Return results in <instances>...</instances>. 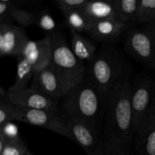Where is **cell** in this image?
Segmentation results:
<instances>
[{
    "label": "cell",
    "mask_w": 155,
    "mask_h": 155,
    "mask_svg": "<svg viewBox=\"0 0 155 155\" xmlns=\"http://www.w3.org/2000/svg\"><path fill=\"white\" fill-rule=\"evenodd\" d=\"M130 80L119 83L107 98L101 138L107 155H132L136 132Z\"/></svg>",
    "instance_id": "6da1fadb"
},
{
    "label": "cell",
    "mask_w": 155,
    "mask_h": 155,
    "mask_svg": "<svg viewBox=\"0 0 155 155\" xmlns=\"http://www.w3.org/2000/svg\"><path fill=\"white\" fill-rule=\"evenodd\" d=\"M107 102L99 89L85 78L64 97L59 110L65 120L83 124L101 136Z\"/></svg>",
    "instance_id": "7a4b0ae2"
},
{
    "label": "cell",
    "mask_w": 155,
    "mask_h": 155,
    "mask_svg": "<svg viewBox=\"0 0 155 155\" xmlns=\"http://www.w3.org/2000/svg\"><path fill=\"white\" fill-rule=\"evenodd\" d=\"M130 62L115 45H103L87 64L85 78L108 98L119 83L130 80Z\"/></svg>",
    "instance_id": "3957f363"
},
{
    "label": "cell",
    "mask_w": 155,
    "mask_h": 155,
    "mask_svg": "<svg viewBox=\"0 0 155 155\" xmlns=\"http://www.w3.org/2000/svg\"><path fill=\"white\" fill-rule=\"evenodd\" d=\"M126 52L147 68L155 66V23L130 27L124 36Z\"/></svg>",
    "instance_id": "277c9868"
},
{
    "label": "cell",
    "mask_w": 155,
    "mask_h": 155,
    "mask_svg": "<svg viewBox=\"0 0 155 155\" xmlns=\"http://www.w3.org/2000/svg\"><path fill=\"white\" fill-rule=\"evenodd\" d=\"M49 36L51 39V66L61 75L74 83L84 80L87 65L76 57L62 31Z\"/></svg>",
    "instance_id": "5b68a950"
},
{
    "label": "cell",
    "mask_w": 155,
    "mask_h": 155,
    "mask_svg": "<svg viewBox=\"0 0 155 155\" xmlns=\"http://www.w3.org/2000/svg\"><path fill=\"white\" fill-rule=\"evenodd\" d=\"M15 121L46 129L75 142L66 120L61 116L60 111L30 109L17 106Z\"/></svg>",
    "instance_id": "8992f818"
},
{
    "label": "cell",
    "mask_w": 155,
    "mask_h": 155,
    "mask_svg": "<svg viewBox=\"0 0 155 155\" xmlns=\"http://www.w3.org/2000/svg\"><path fill=\"white\" fill-rule=\"evenodd\" d=\"M76 84L61 75L50 64L34 74L30 88L58 104Z\"/></svg>",
    "instance_id": "52a82bcc"
},
{
    "label": "cell",
    "mask_w": 155,
    "mask_h": 155,
    "mask_svg": "<svg viewBox=\"0 0 155 155\" xmlns=\"http://www.w3.org/2000/svg\"><path fill=\"white\" fill-rule=\"evenodd\" d=\"M154 92L152 80L145 74H139L132 83L130 101L136 133L154 104Z\"/></svg>",
    "instance_id": "ba28073f"
},
{
    "label": "cell",
    "mask_w": 155,
    "mask_h": 155,
    "mask_svg": "<svg viewBox=\"0 0 155 155\" xmlns=\"http://www.w3.org/2000/svg\"><path fill=\"white\" fill-rule=\"evenodd\" d=\"M30 40L24 28L14 24H0V57H19Z\"/></svg>",
    "instance_id": "9c48e42d"
},
{
    "label": "cell",
    "mask_w": 155,
    "mask_h": 155,
    "mask_svg": "<svg viewBox=\"0 0 155 155\" xmlns=\"http://www.w3.org/2000/svg\"><path fill=\"white\" fill-rule=\"evenodd\" d=\"M74 141L87 155H107L101 136L94 133L83 124L66 120Z\"/></svg>",
    "instance_id": "30bf717a"
},
{
    "label": "cell",
    "mask_w": 155,
    "mask_h": 155,
    "mask_svg": "<svg viewBox=\"0 0 155 155\" xmlns=\"http://www.w3.org/2000/svg\"><path fill=\"white\" fill-rule=\"evenodd\" d=\"M7 95L9 100L18 107L60 111L58 104L43 94L32 89L31 88H27L23 90L14 92L7 91Z\"/></svg>",
    "instance_id": "8fae6325"
},
{
    "label": "cell",
    "mask_w": 155,
    "mask_h": 155,
    "mask_svg": "<svg viewBox=\"0 0 155 155\" xmlns=\"http://www.w3.org/2000/svg\"><path fill=\"white\" fill-rule=\"evenodd\" d=\"M20 56L27 59L33 65L35 74L49 66L51 59V37L45 36L43 39L38 41L30 39L23 48Z\"/></svg>",
    "instance_id": "7c38bea8"
},
{
    "label": "cell",
    "mask_w": 155,
    "mask_h": 155,
    "mask_svg": "<svg viewBox=\"0 0 155 155\" xmlns=\"http://www.w3.org/2000/svg\"><path fill=\"white\" fill-rule=\"evenodd\" d=\"M135 146L139 154L155 155V101L136 131Z\"/></svg>",
    "instance_id": "4fadbf2b"
},
{
    "label": "cell",
    "mask_w": 155,
    "mask_h": 155,
    "mask_svg": "<svg viewBox=\"0 0 155 155\" xmlns=\"http://www.w3.org/2000/svg\"><path fill=\"white\" fill-rule=\"evenodd\" d=\"M128 28L126 24L115 19L104 20L95 23L88 34L103 45H115Z\"/></svg>",
    "instance_id": "5bb4252c"
},
{
    "label": "cell",
    "mask_w": 155,
    "mask_h": 155,
    "mask_svg": "<svg viewBox=\"0 0 155 155\" xmlns=\"http://www.w3.org/2000/svg\"><path fill=\"white\" fill-rule=\"evenodd\" d=\"M81 11L92 23L104 20L115 19V8L114 1H89L85 4Z\"/></svg>",
    "instance_id": "9a60e30c"
},
{
    "label": "cell",
    "mask_w": 155,
    "mask_h": 155,
    "mask_svg": "<svg viewBox=\"0 0 155 155\" xmlns=\"http://www.w3.org/2000/svg\"><path fill=\"white\" fill-rule=\"evenodd\" d=\"M71 47L76 57L81 61H92L97 52L96 45L82 33L71 31Z\"/></svg>",
    "instance_id": "2e32d148"
},
{
    "label": "cell",
    "mask_w": 155,
    "mask_h": 155,
    "mask_svg": "<svg viewBox=\"0 0 155 155\" xmlns=\"http://www.w3.org/2000/svg\"><path fill=\"white\" fill-rule=\"evenodd\" d=\"M115 20L129 27L138 26L137 13L139 0H114Z\"/></svg>",
    "instance_id": "e0dca14e"
},
{
    "label": "cell",
    "mask_w": 155,
    "mask_h": 155,
    "mask_svg": "<svg viewBox=\"0 0 155 155\" xmlns=\"http://www.w3.org/2000/svg\"><path fill=\"white\" fill-rule=\"evenodd\" d=\"M34 74L35 70L33 65L24 58L18 57L15 81L7 91L14 92L27 89V85L33 80Z\"/></svg>",
    "instance_id": "ac0fdd59"
},
{
    "label": "cell",
    "mask_w": 155,
    "mask_h": 155,
    "mask_svg": "<svg viewBox=\"0 0 155 155\" xmlns=\"http://www.w3.org/2000/svg\"><path fill=\"white\" fill-rule=\"evenodd\" d=\"M64 20V24L71 31L77 33H89L92 29L94 23L89 19L87 16L80 10L71 11V12L62 13Z\"/></svg>",
    "instance_id": "d6986e66"
},
{
    "label": "cell",
    "mask_w": 155,
    "mask_h": 155,
    "mask_svg": "<svg viewBox=\"0 0 155 155\" xmlns=\"http://www.w3.org/2000/svg\"><path fill=\"white\" fill-rule=\"evenodd\" d=\"M35 15H36L35 25L45 32V36H49L61 31L58 23L48 11L45 9L35 11Z\"/></svg>",
    "instance_id": "ffe728a7"
},
{
    "label": "cell",
    "mask_w": 155,
    "mask_h": 155,
    "mask_svg": "<svg viewBox=\"0 0 155 155\" xmlns=\"http://www.w3.org/2000/svg\"><path fill=\"white\" fill-rule=\"evenodd\" d=\"M10 18L12 22H15L19 27L22 28L35 25L36 23V15L35 11L27 10L17 6L15 1H14L13 7L11 11Z\"/></svg>",
    "instance_id": "44dd1931"
},
{
    "label": "cell",
    "mask_w": 155,
    "mask_h": 155,
    "mask_svg": "<svg viewBox=\"0 0 155 155\" xmlns=\"http://www.w3.org/2000/svg\"><path fill=\"white\" fill-rule=\"evenodd\" d=\"M17 106L9 100L7 91L2 87L0 89V126L15 121Z\"/></svg>",
    "instance_id": "7402d4cb"
},
{
    "label": "cell",
    "mask_w": 155,
    "mask_h": 155,
    "mask_svg": "<svg viewBox=\"0 0 155 155\" xmlns=\"http://www.w3.org/2000/svg\"><path fill=\"white\" fill-rule=\"evenodd\" d=\"M155 23V0H140L137 13L138 25Z\"/></svg>",
    "instance_id": "603a6c76"
},
{
    "label": "cell",
    "mask_w": 155,
    "mask_h": 155,
    "mask_svg": "<svg viewBox=\"0 0 155 155\" xmlns=\"http://www.w3.org/2000/svg\"><path fill=\"white\" fill-rule=\"evenodd\" d=\"M19 137V130L14 123L9 122L0 126V151L8 142Z\"/></svg>",
    "instance_id": "cb8c5ba5"
},
{
    "label": "cell",
    "mask_w": 155,
    "mask_h": 155,
    "mask_svg": "<svg viewBox=\"0 0 155 155\" xmlns=\"http://www.w3.org/2000/svg\"><path fill=\"white\" fill-rule=\"evenodd\" d=\"M30 151L27 145L20 136L8 142L0 151V155H26Z\"/></svg>",
    "instance_id": "d4e9b609"
},
{
    "label": "cell",
    "mask_w": 155,
    "mask_h": 155,
    "mask_svg": "<svg viewBox=\"0 0 155 155\" xmlns=\"http://www.w3.org/2000/svg\"><path fill=\"white\" fill-rule=\"evenodd\" d=\"M88 0H54L56 7L61 13L80 10L85 5Z\"/></svg>",
    "instance_id": "484cf974"
},
{
    "label": "cell",
    "mask_w": 155,
    "mask_h": 155,
    "mask_svg": "<svg viewBox=\"0 0 155 155\" xmlns=\"http://www.w3.org/2000/svg\"><path fill=\"white\" fill-rule=\"evenodd\" d=\"M14 1L1 0L0 1V24H13L11 21V11L13 7Z\"/></svg>",
    "instance_id": "4316f807"
},
{
    "label": "cell",
    "mask_w": 155,
    "mask_h": 155,
    "mask_svg": "<svg viewBox=\"0 0 155 155\" xmlns=\"http://www.w3.org/2000/svg\"><path fill=\"white\" fill-rule=\"evenodd\" d=\"M26 155H33V154H32V153L30 152H30H29V153H27V154H26Z\"/></svg>",
    "instance_id": "83f0119b"
}]
</instances>
